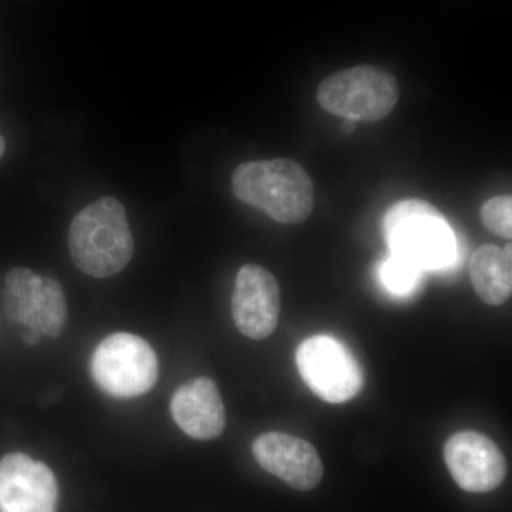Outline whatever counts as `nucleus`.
Wrapping results in <instances>:
<instances>
[{
	"instance_id": "obj_9",
	"label": "nucleus",
	"mask_w": 512,
	"mask_h": 512,
	"mask_svg": "<svg viewBox=\"0 0 512 512\" xmlns=\"http://www.w3.org/2000/svg\"><path fill=\"white\" fill-rule=\"evenodd\" d=\"M57 501L56 477L45 463L23 453L0 460V512H56Z\"/></svg>"
},
{
	"instance_id": "obj_1",
	"label": "nucleus",
	"mask_w": 512,
	"mask_h": 512,
	"mask_svg": "<svg viewBox=\"0 0 512 512\" xmlns=\"http://www.w3.org/2000/svg\"><path fill=\"white\" fill-rule=\"evenodd\" d=\"M235 197L281 224L308 220L315 188L305 168L288 158L249 161L232 174Z\"/></svg>"
},
{
	"instance_id": "obj_10",
	"label": "nucleus",
	"mask_w": 512,
	"mask_h": 512,
	"mask_svg": "<svg viewBox=\"0 0 512 512\" xmlns=\"http://www.w3.org/2000/svg\"><path fill=\"white\" fill-rule=\"evenodd\" d=\"M281 313L278 281L268 269L248 264L239 269L232 295V318L242 335L252 340L269 338Z\"/></svg>"
},
{
	"instance_id": "obj_6",
	"label": "nucleus",
	"mask_w": 512,
	"mask_h": 512,
	"mask_svg": "<svg viewBox=\"0 0 512 512\" xmlns=\"http://www.w3.org/2000/svg\"><path fill=\"white\" fill-rule=\"evenodd\" d=\"M296 366L306 386L323 402H349L363 387L359 362L340 340L316 335L296 350Z\"/></svg>"
},
{
	"instance_id": "obj_13",
	"label": "nucleus",
	"mask_w": 512,
	"mask_h": 512,
	"mask_svg": "<svg viewBox=\"0 0 512 512\" xmlns=\"http://www.w3.org/2000/svg\"><path fill=\"white\" fill-rule=\"evenodd\" d=\"M470 276L481 301L491 306H500L511 298L512 252L511 245L498 248L484 245L473 254Z\"/></svg>"
},
{
	"instance_id": "obj_16",
	"label": "nucleus",
	"mask_w": 512,
	"mask_h": 512,
	"mask_svg": "<svg viewBox=\"0 0 512 512\" xmlns=\"http://www.w3.org/2000/svg\"><path fill=\"white\" fill-rule=\"evenodd\" d=\"M40 338H42V335H40L37 330L28 329L25 332V335H23V339H25V342L28 343L29 346H35L37 343L40 342Z\"/></svg>"
},
{
	"instance_id": "obj_3",
	"label": "nucleus",
	"mask_w": 512,
	"mask_h": 512,
	"mask_svg": "<svg viewBox=\"0 0 512 512\" xmlns=\"http://www.w3.org/2000/svg\"><path fill=\"white\" fill-rule=\"evenodd\" d=\"M390 255L419 271H439L456 262L457 239L436 207L423 200L396 202L383 218Z\"/></svg>"
},
{
	"instance_id": "obj_5",
	"label": "nucleus",
	"mask_w": 512,
	"mask_h": 512,
	"mask_svg": "<svg viewBox=\"0 0 512 512\" xmlns=\"http://www.w3.org/2000/svg\"><path fill=\"white\" fill-rule=\"evenodd\" d=\"M92 373L104 393L134 399L153 389L160 369L156 352L146 340L121 332L113 333L94 350Z\"/></svg>"
},
{
	"instance_id": "obj_17",
	"label": "nucleus",
	"mask_w": 512,
	"mask_h": 512,
	"mask_svg": "<svg viewBox=\"0 0 512 512\" xmlns=\"http://www.w3.org/2000/svg\"><path fill=\"white\" fill-rule=\"evenodd\" d=\"M355 121L348 120L345 124H343L342 131L343 133H352L355 130Z\"/></svg>"
},
{
	"instance_id": "obj_14",
	"label": "nucleus",
	"mask_w": 512,
	"mask_h": 512,
	"mask_svg": "<svg viewBox=\"0 0 512 512\" xmlns=\"http://www.w3.org/2000/svg\"><path fill=\"white\" fill-rule=\"evenodd\" d=\"M420 276L419 269L394 255L384 259L379 269L380 282L396 296H407L416 291Z\"/></svg>"
},
{
	"instance_id": "obj_15",
	"label": "nucleus",
	"mask_w": 512,
	"mask_h": 512,
	"mask_svg": "<svg viewBox=\"0 0 512 512\" xmlns=\"http://www.w3.org/2000/svg\"><path fill=\"white\" fill-rule=\"evenodd\" d=\"M481 220L488 231L501 238L512 237V197L497 195L481 207Z\"/></svg>"
},
{
	"instance_id": "obj_18",
	"label": "nucleus",
	"mask_w": 512,
	"mask_h": 512,
	"mask_svg": "<svg viewBox=\"0 0 512 512\" xmlns=\"http://www.w3.org/2000/svg\"><path fill=\"white\" fill-rule=\"evenodd\" d=\"M5 138L2 137V134H0V158H2L3 154H5Z\"/></svg>"
},
{
	"instance_id": "obj_11",
	"label": "nucleus",
	"mask_w": 512,
	"mask_h": 512,
	"mask_svg": "<svg viewBox=\"0 0 512 512\" xmlns=\"http://www.w3.org/2000/svg\"><path fill=\"white\" fill-rule=\"evenodd\" d=\"M259 466L298 491H311L323 477L318 450L308 441L286 433L261 434L252 444Z\"/></svg>"
},
{
	"instance_id": "obj_7",
	"label": "nucleus",
	"mask_w": 512,
	"mask_h": 512,
	"mask_svg": "<svg viewBox=\"0 0 512 512\" xmlns=\"http://www.w3.org/2000/svg\"><path fill=\"white\" fill-rule=\"evenodd\" d=\"M3 305L10 320L49 338H59L67 322L62 286L30 269L15 268L6 275Z\"/></svg>"
},
{
	"instance_id": "obj_12",
	"label": "nucleus",
	"mask_w": 512,
	"mask_h": 512,
	"mask_svg": "<svg viewBox=\"0 0 512 512\" xmlns=\"http://www.w3.org/2000/svg\"><path fill=\"white\" fill-rule=\"evenodd\" d=\"M171 416L187 436L214 440L227 426V414L217 383L198 377L183 384L171 400Z\"/></svg>"
},
{
	"instance_id": "obj_8",
	"label": "nucleus",
	"mask_w": 512,
	"mask_h": 512,
	"mask_svg": "<svg viewBox=\"0 0 512 512\" xmlns=\"http://www.w3.org/2000/svg\"><path fill=\"white\" fill-rule=\"evenodd\" d=\"M444 461L458 487L467 493H490L507 476L503 451L490 437L477 431H460L447 440Z\"/></svg>"
},
{
	"instance_id": "obj_2",
	"label": "nucleus",
	"mask_w": 512,
	"mask_h": 512,
	"mask_svg": "<svg viewBox=\"0 0 512 512\" xmlns=\"http://www.w3.org/2000/svg\"><path fill=\"white\" fill-rule=\"evenodd\" d=\"M74 265L93 278L120 274L133 258L134 238L126 208L113 197H101L74 217L69 229Z\"/></svg>"
},
{
	"instance_id": "obj_4",
	"label": "nucleus",
	"mask_w": 512,
	"mask_h": 512,
	"mask_svg": "<svg viewBox=\"0 0 512 512\" xmlns=\"http://www.w3.org/2000/svg\"><path fill=\"white\" fill-rule=\"evenodd\" d=\"M400 96L393 74L376 66H356L326 77L316 99L323 110L346 120L379 121L392 113Z\"/></svg>"
}]
</instances>
